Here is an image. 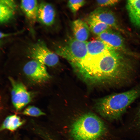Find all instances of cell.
<instances>
[{"label":"cell","mask_w":140,"mask_h":140,"mask_svg":"<svg viewBox=\"0 0 140 140\" xmlns=\"http://www.w3.org/2000/svg\"><path fill=\"white\" fill-rule=\"evenodd\" d=\"M87 43L86 41H81L71 37L56 47L55 52L66 59L73 67L80 63L86 56L87 52Z\"/></svg>","instance_id":"3957f363"},{"label":"cell","mask_w":140,"mask_h":140,"mask_svg":"<svg viewBox=\"0 0 140 140\" xmlns=\"http://www.w3.org/2000/svg\"><path fill=\"white\" fill-rule=\"evenodd\" d=\"M28 56L45 66H54L59 62L58 55L49 49L43 41H39L28 47Z\"/></svg>","instance_id":"277c9868"},{"label":"cell","mask_w":140,"mask_h":140,"mask_svg":"<svg viewBox=\"0 0 140 140\" xmlns=\"http://www.w3.org/2000/svg\"><path fill=\"white\" fill-rule=\"evenodd\" d=\"M139 124L140 126V118L139 119V121H138Z\"/></svg>","instance_id":"ffe728a7"},{"label":"cell","mask_w":140,"mask_h":140,"mask_svg":"<svg viewBox=\"0 0 140 140\" xmlns=\"http://www.w3.org/2000/svg\"><path fill=\"white\" fill-rule=\"evenodd\" d=\"M137 114V116L139 118V119L140 118V107L138 110Z\"/></svg>","instance_id":"d6986e66"},{"label":"cell","mask_w":140,"mask_h":140,"mask_svg":"<svg viewBox=\"0 0 140 140\" xmlns=\"http://www.w3.org/2000/svg\"><path fill=\"white\" fill-rule=\"evenodd\" d=\"M140 95V88H136L125 92L113 94L102 98L97 108L105 118L115 120L120 118L127 108Z\"/></svg>","instance_id":"6da1fadb"},{"label":"cell","mask_w":140,"mask_h":140,"mask_svg":"<svg viewBox=\"0 0 140 140\" xmlns=\"http://www.w3.org/2000/svg\"><path fill=\"white\" fill-rule=\"evenodd\" d=\"M17 8V4L14 1H0V22L5 23L10 21L14 17Z\"/></svg>","instance_id":"30bf717a"},{"label":"cell","mask_w":140,"mask_h":140,"mask_svg":"<svg viewBox=\"0 0 140 140\" xmlns=\"http://www.w3.org/2000/svg\"><path fill=\"white\" fill-rule=\"evenodd\" d=\"M55 12L53 5L48 3L42 2L38 4L37 20L44 25L50 26L54 23Z\"/></svg>","instance_id":"ba28073f"},{"label":"cell","mask_w":140,"mask_h":140,"mask_svg":"<svg viewBox=\"0 0 140 140\" xmlns=\"http://www.w3.org/2000/svg\"><path fill=\"white\" fill-rule=\"evenodd\" d=\"M72 27L74 38L78 41L86 42L89 35V28L87 24L80 19L73 21Z\"/></svg>","instance_id":"8fae6325"},{"label":"cell","mask_w":140,"mask_h":140,"mask_svg":"<svg viewBox=\"0 0 140 140\" xmlns=\"http://www.w3.org/2000/svg\"><path fill=\"white\" fill-rule=\"evenodd\" d=\"M126 7L131 22L140 27V0L127 1Z\"/></svg>","instance_id":"4fadbf2b"},{"label":"cell","mask_w":140,"mask_h":140,"mask_svg":"<svg viewBox=\"0 0 140 140\" xmlns=\"http://www.w3.org/2000/svg\"><path fill=\"white\" fill-rule=\"evenodd\" d=\"M23 70L26 75L35 83L45 82L50 78L46 66L33 59L25 64Z\"/></svg>","instance_id":"8992f818"},{"label":"cell","mask_w":140,"mask_h":140,"mask_svg":"<svg viewBox=\"0 0 140 140\" xmlns=\"http://www.w3.org/2000/svg\"><path fill=\"white\" fill-rule=\"evenodd\" d=\"M105 130L103 123L98 117L87 113L80 116L73 122L71 134L73 140H98Z\"/></svg>","instance_id":"7a4b0ae2"},{"label":"cell","mask_w":140,"mask_h":140,"mask_svg":"<svg viewBox=\"0 0 140 140\" xmlns=\"http://www.w3.org/2000/svg\"><path fill=\"white\" fill-rule=\"evenodd\" d=\"M85 3V1L84 0H69L68 1L67 5L72 12L75 14Z\"/></svg>","instance_id":"e0dca14e"},{"label":"cell","mask_w":140,"mask_h":140,"mask_svg":"<svg viewBox=\"0 0 140 140\" xmlns=\"http://www.w3.org/2000/svg\"><path fill=\"white\" fill-rule=\"evenodd\" d=\"M87 21L90 30L97 35L110 29L111 27L106 24L92 18L88 17Z\"/></svg>","instance_id":"9a60e30c"},{"label":"cell","mask_w":140,"mask_h":140,"mask_svg":"<svg viewBox=\"0 0 140 140\" xmlns=\"http://www.w3.org/2000/svg\"><path fill=\"white\" fill-rule=\"evenodd\" d=\"M23 114L25 115L37 117L44 115L45 113L38 108L34 106H30L24 110Z\"/></svg>","instance_id":"2e32d148"},{"label":"cell","mask_w":140,"mask_h":140,"mask_svg":"<svg viewBox=\"0 0 140 140\" xmlns=\"http://www.w3.org/2000/svg\"><path fill=\"white\" fill-rule=\"evenodd\" d=\"M38 4L37 0L21 1V8L28 20L32 24L34 23L37 20Z\"/></svg>","instance_id":"7c38bea8"},{"label":"cell","mask_w":140,"mask_h":140,"mask_svg":"<svg viewBox=\"0 0 140 140\" xmlns=\"http://www.w3.org/2000/svg\"><path fill=\"white\" fill-rule=\"evenodd\" d=\"M98 39L106 43L116 50H122L124 47V40L117 32L109 29L97 35Z\"/></svg>","instance_id":"9c48e42d"},{"label":"cell","mask_w":140,"mask_h":140,"mask_svg":"<svg viewBox=\"0 0 140 140\" xmlns=\"http://www.w3.org/2000/svg\"><path fill=\"white\" fill-rule=\"evenodd\" d=\"M88 17L104 23L111 27L120 30L113 12L104 7L96 8L90 13Z\"/></svg>","instance_id":"52a82bcc"},{"label":"cell","mask_w":140,"mask_h":140,"mask_svg":"<svg viewBox=\"0 0 140 140\" xmlns=\"http://www.w3.org/2000/svg\"><path fill=\"white\" fill-rule=\"evenodd\" d=\"M9 79L12 87L11 94L12 104L16 110H20L31 101V94L22 82L11 77Z\"/></svg>","instance_id":"5b68a950"},{"label":"cell","mask_w":140,"mask_h":140,"mask_svg":"<svg viewBox=\"0 0 140 140\" xmlns=\"http://www.w3.org/2000/svg\"><path fill=\"white\" fill-rule=\"evenodd\" d=\"M24 123L23 121L18 116L12 115L7 117L1 127L0 130L7 129L11 131L16 130Z\"/></svg>","instance_id":"5bb4252c"},{"label":"cell","mask_w":140,"mask_h":140,"mask_svg":"<svg viewBox=\"0 0 140 140\" xmlns=\"http://www.w3.org/2000/svg\"><path fill=\"white\" fill-rule=\"evenodd\" d=\"M120 1L118 0H97V4L101 7L114 5L118 3Z\"/></svg>","instance_id":"ac0fdd59"}]
</instances>
